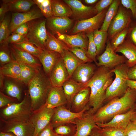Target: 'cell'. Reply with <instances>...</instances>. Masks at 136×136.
I'll return each instance as SVG.
<instances>
[{
	"label": "cell",
	"mask_w": 136,
	"mask_h": 136,
	"mask_svg": "<svg viewBox=\"0 0 136 136\" xmlns=\"http://www.w3.org/2000/svg\"><path fill=\"white\" fill-rule=\"evenodd\" d=\"M11 18L10 15L6 14L0 22V44L5 42L11 34L9 25Z\"/></svg>",
	"instance_id": "cell-37"
},
{
	"label": "cell",
	"mask_w": 136,
	"mask_h": 136,
	"mask_svg": "<svg viewBox=\"0 0 136 136\" xmlns=\"http://www.w3.org/2000/svg\"><path fill=\"white\" fill-rule=\"evenodd\" d=\"M135 105L136 106V103H135Z\"/></svg>",
	"instance_id": "cell-62"
},
{
	"label": "cell",
	"mask_w": 136,
	"mask_h": 136,
	"mask_svg": "<svg viewBox=\"0 0 136 136\" xmlns=\"http://www.w3.org/2000/svg\"><path fill=\"white\" fill-rule=\"evenodd\" d=\"M0 136H16L11 132H4L0 131Z\"/></svg>",
	"instance_id": "cell-57"
},
{
	"label": "cell",
	"mask_w": 136,
	"mask_h": 136,
	"mask_svg": "<svg viewBox=\"0 0 136 136\" xmlns=\"http://www.w3.org/2000/svg\"><path fill=\"white\" fill-rule=\"evenodd\" d=\"M129 68L125 63L111 70L115 75V78L106 90L104 101L121 97L125 93L128 88L127 81Z\"/></svg>",
	"instance_id": "cell-5"
},
{
	"label": "cell",
	"mask_w": 136,
	"mask_h": 136,
	"mask_svg": "<svg viewBox=\"0 0 136 136\" xmlns=\"http://www.w3.org/2000/svg\"><path fill=\"white\" fill-rule=\"evenodd\" d=\"M43 16L39 9H33L23 13H12L9 25L11 33L21 24Z\"/></svg>",
	"instance_id": "cell-14"
},
{
	"label": "cell",
	"mask_w": 136,
	"mask_h": 136,
	"mask_svg": "<svg viewBox=\"0 0 136 136\" xmlns=\"http://www.w3.org/2000/svg\"><path fill=\"white\" fill-rule=\"evenodd\" d=\"M97 128L94 129L91 132L89 136H102L98 132Z\"/></svg>",
	"instance_id": "cell-56"
},
{
	"label": "cell",
	"mask_w": 136,
	"mask_h": 136,
	"mask_svg": "<svg viewBox=\"0 0 136 136\" xmlns=\"http://www.w3.org/2000/svg\"><path fill=\"white\" fill-rule=\"evenodd\" d=\"M32 112L44 105L52 86L49 78L40 69L28 84Z\"/></svg>",
	"instance_id": "cell-3"
},
{
	"label": "cell",
	"mask_w": 136,
	"mask_h": 136,
	"mask_svg": "<svg viewBox=\"0 0 136 136\" xmlns=\"http://www.w3.org/2000/svg\"><path fill=\"white\" fill-rule=\"evenodd\" d=\"M133 19L131 11L121 4L117 14L108 27L107 31L108 38L111 40L117 33L129 27Z\"/></svg>",
	"instance_id": "cell-7"
},
{
	"label": "cell",
	"mask_w": 136,
	"mask_h": 136,
	"mask_svg": "<svg viewBox=\"0 0 136 136\" xmlns=\"http://www.w3.org/2000/svg\"><path fill=\"white\" fill-rule=\"evenodd\" d=\"M127 74L128 79L136 81V64L129 68Z\"/></svg>",
	"instance_id": "cell-54"
},
{
	"label": "cell",
	"mask_w": 136,
	"mask_h": 136,
	"mask_svg": "<svg viewBox=\"0 0 136 136\" xmlns=\"http://www.w3.org/2000/svg\"><path fill=\"white\" fill-rule=\"evenodd\" d=\"M37 136H58L50 123L40 131Z\"/></svg>",
	"instance_id": "cell-50"
},
{
	"label": "cell",
	"mask_w": 136,
	"mask_h": 136,
	"mask_svg": "<svg viewBox=\"0 0 136 136\" xmlns=\"http://www.w3.org/2000/svg\"><path fill=\"white\" fill-rule=\"evenodd\" d=\"M135 112H136V109H135Z\"/></svg>",
	"instance_id": "cell-61"
},
{
	"label": "cell",
	"mask_w": 136,
	"mask_h": 136,
	"mask_svg": "<svg viewBox=\"0 0 136 136\" xmlns=\"http://www.w3.org/2000/svg\"><path fill=\"white\" fill-rule=\"evenodd\" d=\"M17 100L0 92V108L1 109L11 104L17 102Z\"/></svg>",
	"instance_id": "cell-47"
},
{
	"label": "cell",
	"mask_w": 136,
	"mask_h": 136,
	"mask_svg": "<svg viewBox=\"0 0 136 136\" xmlns=\"http://www.w3.org/2000/svg\"><path fill=\"white\" fill-rule=\"evenodd\" d=\"M90 91L89 87H86L81 89L75 95L72 103V107L74 112H79L86 107L89 101Z\"/></svg>",
	"instance_id": "cell-25"
},
{
	"label": "cell",
	"mask_w": 136,
	"mask_h": 136,
	"mask_svg": "<svg viewBox=\"0 0 136 136\" xmlns=\"http://www.w3.org/2000/svg\"><path fill=\"white\" fill-rule=\"evenodd\" d=\"M109 7L92 17L78 21L72 28L71 34L82 32L86 34L100 28Z\"/></svg>",
	"instance_id": "cell-9"
},
{
	"label": "cell",
	"mask_w": 136,
	"mask_h": 136,
	"mask_svg": "<svg viewBox=\"0 0 136 136\" xmlns=\"http://www.w3.org/2000/svg\"><path fill=\"white\" fill-rule=\"evenodd\" d=\"M28 29L27 22L23 24L17 28L12 33H17L22 35H26Z\"/></svg>",
	"instance_id": "cell-51"
},
{
	"label": "cell",
	"mask_w": 136,
	"mask_h": 136,
	"mask_svg": "<svg viewBox=\"0 0 136 136\" xmlns=\"http://www.w3.org/2000/svg\"><path fill=\"white\" fill-rule=\"evenodd\" d=\"M67 103L62 87L52 86L44 105L48 108L54 109Z\"/></svg>",
	"instance_id": "cell-22"
},
{
	"label": "cell",
	"mask_w": 136,
	"mask_h": 136,
	"mask_svg": "<svg viewBox=\"0 0 136 136\" xmlns=\"http://www.w3.org/2000/svg\"><path fill=\"white\" fill-rule=\"evenodd\" d=\"M58 136H63V135H58Z\"/></svg>",
	"instance_id": "cell-60"
},
{
	"label": "cell",
	"mask_w": 136,
	"mask_h": 136,
	"mask_svg": "<svg viewBox=\"0 0 136 136\" xmlns=\"http://www.w3.org/2000/svg\"><path fill=\"white\" fill-rule=\"evenodd\" d=\"M32 112L28 91L20 102L13 103L1 109L0 119L6 121H27L29 120Z\"/></svg>",
	"instance_id": "cell-4"
},
{
	"label": "cell",
	"mask_w": 136,
	"mask_h": 136,
	"mask_svg": "<svg viewBox=\"0 0 136 136\" xmlns=\"http://www.w3.org/2000/svg\"><path fill=\"white\" fill-rule=\"evenodd\" d=\"M0 73L4 76L14 78L21 82V68L16 61L13 60L1 66Z\"/></svg>",
	"instance_id": "cell-28"
},
{
	"label": "cell",
	"mask_w": 136,
	"mask_h": 136,
	"mask_svg": "<svg viewBox=\"0 0 136 136\" xmlns=\"http://www.w3.org/2000/svg\"><path fill=\"white\" fill-rule=\"evenodd\" d=\"M131 122L134 124H136V113L133 115L131 120Z\"/></svg>",
	"instance_id": "cell-59"
},
{
	"label": "cell",
	"mask_w": 136,
	"mask_h": 136,
	"mask_svg": "<svg viewBox=\"0 0 136 136\" xmlns=\"http://www.w3.org/2000/svg\"><path fill=\"white\" fill-rule=\"evenodd\" d=\"M9 96L20 101L21 99L22 89L20 87L14 82L7 80L4 83V89Z\"/></svg>",
	"instance_id": "cell-35"
},
{
	"label": "cell",
	"mask_w": 136,
	"mask_h": 136,
	"mask_svg": "<svg viewBox=\"0 0 136 136\" xmlns=\"http://www.w3.org/2000/svg\"><path fill=\"white\" fill-rule=\"evenodd\" d=\"M113 0H100L98 1L94 7L97 14L108 8L112 3Z\"/></svg>",
	"instance_id": "cell-49"
},
{
	"label": "cell",
	"mask_w": 136,
	"mask_h": 136,
	"mask_svg": "<svg viewBox=\"0 0 136 136\" xmlns=\"http://www.w3.org/2000/svg\"><path fill=\"white\" fill-rule=\"evenodd\" d=\"M12 45L14 47L26 51L37 58L43 50L27 41L20 43L12 44Z\"/></svg>",
	"instance_id": "cell-36"
},
{
	"label": "cell",
	"mask_w": 136,
	"mask_h": 136,
	"mask_svg": "<svg viewBox=\"0 0 136 136\" xmlns=\"http://www.w3.org/2000/svg\"><path fill=\"white\" fill-rule=\"evenodd\" d=\"M125 40H128L136 46V20H133L130 24Z\"/></svg>",
	"instance_id": "cell-45"
},
{
	"label": "cell",
	"mask_w": 136,
	"mask_h": 136,
	"mask_svg": "<svg viewBox=\"0 0 136 136\" xmlns=\"http://www.w3.org/2000/svg\"><path fill=\"white\" fill-rule=\"evenodd\" d=\"M13 60L12 57L9 44L5 41L0 44V62L1 66Z\"/></svg>",
	"instance_id": "cell-39"
},
{
	"label": "cell",
	"mask_w": 136,
	"mask_h": 136,
	"mask_svg": "<svg viewBox=\"0 0 136 136\" xmlns=\"http://www.w3.org/2000/svg\"><path fill=\"white\" fill-rule=\"evenodd\" d=\"M2 1L8 5L9 11L12 13H23L30 10L35 4L31 0H3Z\"/></svg>",
	"instance_id": "cell-26"
},
{
	"label": "cell",
	"mask_w": 136,
	"mask_h": 136,
	"mask_svg": "<svg viewBox=\"0 0 136 136\" xmlns=\"http://www.w3.org/2000/svg\"><path fill=\"white\" fill-rule=\"evenodd\" d=\"M76 124V132L73 136H89L94 129H99L93 119L92 115L85 114L82 117L76 120L74 122Z\"/></svg>",
	"instance_id": "cell-18"
},
{
	"label": "cell",
	"mask_w": 136,
	"mask_h": 136,
	"mask_svg": "<svg viewBox=\"0 0 136 136\" xmlns=\"http://www.w3.org/2000/svg\"><path fill=\"white\" fill-rule=\"evenodd\" d=\"M121 2L123 6L131 11L133 20H136V0H121Z\"/></svg>",
	"instance_id": "cell-46"
},
{
	"label": "cell",
	"mask_w": 136,
	"mask_h": 136,
	"mask_svg": "<svg viewBox=\"0 0 136 136\" xmlns=\"http://www.w3.org/2000/svg\"><path fill=\"white\" fill-rule=\"evenodd\" d=\"M128 87L131 89L136 90V81L128 79L127 81Z\"/></svg>",
	"instance_id": "cell-55"
},
{
	"label": "cell",
	"mask_w": 136,
	"mask_h": 136,
	"mask_svg": "<svg viewBox=\"0 0 136 136\" xmlns=\"http://www.w3.org/2000/svg\"><path fill=\"white\" fill-rule=\"evenodd\" d=\"M96 69V65L91 62L82 63L77 67L70 78L78 82L86 83L92 78Z\"/></svg>",
	"instance_id": "cell-19"
},
{
	"label": "cell",
	"mask_w": 136,
	"mask_h": 136,
	"mask_svg": "<svg viewBox=\"0 0 136 136\" xmlns=\"http://www.w3.org/2000/svg\"><path fill=\"white\" fill-rule=\"evenodd\" d=\"M60 54L54 51L45 49L38 57L43 67L45 74L49 77L51 72L59 58Z\"/></svg>",
	"instance_id": "cell-23"
},
{
	"label": "cell",
	"mask_w": 136,
	"mask_h": 136,
	"mask_svg": "<svg viewBox=\"0 0 136 136\" xmlns=\"http://www.w3.org/2000/svg\"><path fill=\"white\" fill-rule=\"evenodd\" d=\"M0 131L11 132L16 136H33L34 128L29 120L6 121L0 119Z\"/></svg>",
	"instance_id": "cell-8"
},
{
	"label": "cell",
	"mask_w": 136,
	"mask_h": 136,
	"mask_svg": "<svg viewBox=\"0 0 136 136\" xmlns=\"http://www.w3.org/2000/svg\"><path fill=\"white\" fill-rule=\"evenodd\" d=\"M27 41L26 35L17 33H12L6 41L9 44H18Z\"/></svg>",
	"instance_id": "cell-48"
},
{
	"label": "cell",
	"mask_w": 136,
	"mask_h": 136,
	"mask_svg": "<svg viewBox=\"0 0 136 136\" xmlns=\"http://www.w3.org/2000/svg\"><path fill=\"white\" fill-rule=\"evenodd\" d=\"M51 1L53 16L69 17L72 16V10L65 3L58 0H51Z\"/></svg>",
	"instance_id": "cell-31"
},
{
	"label": "cell",
	"mask_w": 136,
	"mask_h": 136,
	"mask_svg": "<svg viewBox=\"0 0 136 136\" xmlns=\"http://www.w3.org/2000/svg\"><path fill=\"white\" fill-rule=\"evenodd\" d=\"M136 108L135 107L126 113L116 115L107 123L96 124L100 128H110L125 130L130 122L133 115L135 112Z\"/></svg>",
	"instance_id": "cell-17"
},
{
	"label": "cell",
	"mask_w": 136,
	"mask_h": 136,
	"mask_svg": "<svg viewBox=\"0 0 136 136\" xmlns=\"http://www.w3.org/2000/svg\"><path fill=\"white\" fill-rule=\"evenodd\" d=\"M125 130V136H136V124L130 122Z\"/></svg>",
	"instance_id": "cell-52"
},
{
	"label": "cell",
	"mask_w": 136,
	"mask_h": 136,
	"mask_svg": "<svg viewBox=\"0 0 136 136\" xmlns=\"http://www.w3.org/2000/svg\"><path fill=\"white\" fill-rule=\"evenodd\" d=\"M54 111V109L48 108L44 105L32 112L29 120L34 128L33 136H37L40 131L50 123Z\"/></svg>",
	"instance_id": "cell-12"
},
{
	"label": "cell",
	"mask_w": 136,
	"mask_h": 136,
	"mask_svg": "<svg viewBox=\"0 0 136 136\" xmlns=\"http://www.w3.org/2000/svg\"><path fill=\"white\" fill-rule=\"evenodd\" d=\"M67 103H72L75 95L85 87L84 83L78 82L71 78L66 81L62 86Z\"/></svg>",
	"instance_id": "cell-29"
},
{
	"label": "cell",
	"mask_w": 136,
	"mask_h": 136,
	"mask_svg": "<svg viewBox=\"0 0 136 136\" xmlns=\"http://www.w3.org/2000/svg\"><path fill=\"white\" fill-rule=\"evenodd\" d=\"M48 38L45 49L57 52L61 54L65 50L68 49L67 46L47 30Z\"/></svg>",
	"instance_id": "cell-30"
},
{
	"label": "cell",
	"mask_w": 136,
	"mask_h": 136,
	"mask_svg": "<svg viewBox=\"0 0 136 136\" xmlns=\"http://www.w3.org/2000/svg\"><path fill=\"white\" fill-rule=\"evenodd\" d=\"M88 109L86 107L81 111L78 113L72 112L61 106L54 109V113L50 124L53 128L60 125L74 123L77 119L82 117Z\"/></svg>",
	"instance_id": "cell-10"
},
{
	"label": "cell",
	"mask_w": 136,
	"mask_h": 136,
	"mask_svg": "<svg viewBox=\"0 0 136 136\" xmlns=\"http://www.w3.org/2000/svg\"><path fill=\"white\" fill-rule=\"evenodd\" d=\"M49 78L52 86L56 87H62L70 78L61 56L53 67Z\"/></svg>",
	"instance_id": "cell-16"
},
{
	"label": "cell",
	"mask_w": 136,
	"mask_h": 136,
	"mask_svg": "<svg viewBox=\"0 0 136 136\" xmlns=\"http://www.w3.org/2000/svg\"><path fill=\"white\" fill-rule=\"evenodd\" d=\"M97 0H85L86 3L88 4H93L98 1Z\"/></svg>",
	"instance_id": "cell-58"
},
{
	"label": "cell",
	"mask_w": 136,
	"mask_h": 136,
	"mask_svg": "<svg viewBox=\"0 0 136 136\" xmlns=\"http://www.w3.org/2000/svg\"><path fill=\"white\" fill-rule=\"evenodd\" d=\"M9 11V10L7 5L2 1L0 8V22L2 20L6 14Z\"/></svg>",
	"instance_id": "cell-53"
},
{
	"label": "cell",
	"mask_w": 136,
	"mask_h": 136,
	"mask_svg": "<svg viewBox=\"0 0 136 136\" xmlns=\"http://www.w3.org/2000/svg\"><path fill=\"white\" fill-rule=\"evenodd\" d=\"M114 74L109 68L99 66L92 78L84 83L85 87H88L90 89L88 103L92 107L91 114H94L104 102L106 90L113 81Z\"/></svg>",
	"instance_id": "cell-1"
},
{
	"label": "cell",
	"mask_w": 136,
	"mask_h": 136,
	"mask_svg": "<svg viewBox=\"0 0 136 136\" xmlns=\"http://www.w3.org/2000/svg\"><path fill=\"white\" fill-rule=\"evenodd\" d=\"M64 1L71 8L75 19L81 20L89 18L97 14L94 7L86 6L78 0H65Z\"/></svg>",
	"instance_id": "cell-15"
},
{
	"label": "cell",
	"mask_w": 136,
	"mask_h": 136,
	"mask_svg": "<svg viewBox=\"0 0 136 136\" xmlns=\"http://www.w3.org/2000/svg\"><path fill=\"white\" fill-rule=\"evenodd\" d=\"M57 38L64 43L68 47H79L87 51L88 46V38L85 33L81 32L72 35L66 34L56 35Z\"/></svg>",
	"instance_id": "cell-20"
},
{
	"label": "cell",
	"mask_w": 136,
	"mask_h": 136,
	"mask_svg": "<svg viewBox=\"0 0 136 136\" xmlns=\"http://www.w3.org/2000/svg\"><path fill=\"white\" fill-rule=\"evenodd\" d=\"M68 50L84 63L93 61L87 56V51L82 48L77 47H70L68 48Z\"/></svg>",
	"instance_id": "cell-44"
},
{
	"label": "cell",
	"mask_w": 136,
	"mask_h": 136,
	"mask_svg": "<svg viewBox=\"0 0 136 136\" xmlns=\"http://www.w3.org/2000/svg\"><path fill=\"white\" fill-rule=\"evenodd\" d=\"M98 131L102 136H125V130L110 128H100Z\"/></svg>",
	"instance_id": "cell-43"
},
{
	"label": "cell",
	"mask_w": 136,
	"mask_h": 136,
	"mask_svg": "<svg viewBox=\"0 0 136 136\" xmlns=\"http://www.w3.org/2000/svg\"><path fill=\"white\" fill-rule=\"evenodd\" d=\"M60 55L71 78L77 67L84 63L68 49L65 50Z\"/></svg>",
	"instance_id": "cell-27"
},
{
	"label": "cell",
	"mask_w": 136,
	"mask_h": 136,
	"mask_svg": "<svg viewBox=\"0 0 136 136\" xmlns=\"http://www.w3.org/2000/svg\"><path fill=\"white\" fill-rule=\"evenodd\" d=\"M46 20L41 18L27 22L28 29L26 35L27 41L42 50L45 49L47 38Z\"/></svg>",
	"instance_id": "cell-6"
},
{
	"label": "cell",
	"mask_w": 136,
	"mask_h": 136,
	"mask_svg": "<svg viewBox=\"0 0 136 136\" xmlns=\"http://www.w3.org/2000/svg\"><path fill=\"white\" fill-rule=\"evenodd\" d=\"M128 28L129 27H127L117 33L110 40L111 46L114 51L125 40L128 32Z\"/></svg>",
	"instance_id": "cell-41"
},
{
	"label": "cell",
	"mask_w": 136,
	"mask_h": 136,
	"mask_svg": "<svg viewBox=\"0 0 136 136\" xmlns=\"http://www.w3.org/2000/svg\"><path fill=\"white\" fill-rule=\"evenodd\" d=\"M33 1L47 19L53 16L51 0H33Z\"/></svg>",
	"instance_id": "cell-38"
},
{
	"label": "cell",
	"mask_w": 136,
	"mask_h": 136,
	"mask_svg": "<svg viewBox=\"0 0 136 136\" xmlns=\"http://www.w3.org/2000/svg\"><path fill=\"white\" fill-rule=\"evenodd\" d=\"M63 124L54 128V130L57 135L65 136H73L76 131V126Z\"/></svg>",
	"instance_id": "cell-42"
},
{
	"label": "cell",
	"mask_w": 136,
	"mask_h": 136,
	"mask_svg": "<svg viewBox=\"0 0 136 136\" xmlns=\"http://www.w3.org/2000/svg\"><path fill=\"white\" fill-rule=\"evenodd\" d=\"M136 90L128 88L124 94L114 98L100 108L93 114L96 123H105L115 116L126 113L136 107Z\"/></svg>",
	"instance_id": "cell-2"
},
{
	"label": "cell",
	"mask_w": 136,
	"mask_h": 136,
	"mask_svg": "<svg viewBox=\"0 0 136 136\" xmlns=\"http://www.w3.org/2000/svg\"><path fill=\"white\" fill-rule=\"evenodd\" d=\"M93 32H91L86 34L88 41V47L86 54L87 56L94 61L96 65L97 62L96 60L97 49L93 41Z\"/></svg>",
	"instance_id": "cell-40"
},
{
	"label": "cell",
	"mask_w": 136,
	"mask_h": 136,
	"mask_svg": "<svg viewBox=\"0 0 136 136\" xmlns=\"http://www.w3.org/2000/svg\"><path fill=\"white\" fill-rule=\"evenodd\" d=\"M122 53L127 59L126 63L129 68L136 64V46L125 40L115 51Z\"/></svg>",
	"instance_id": "cell-24"
},
{
	"label": "cell",
	"mask_w": 136,
	"mask_h": 136,
	"mask_svg": "<svg viewBox=\"0 0 136 136\" xmlns=\"http://www.w3.org/2000/svg\"><path fill=\"white\" fill-rule=\"evenodd\" d=\"M93 38L96 47L97 56H98L105 49L108 38L107 31L96 29L93 32Z\"/></svg>",
	"instance_id": "cell-33"
},
{
	"label": "cell",
	"mask_w": 136,
	"mask_h": 136,
	"mask_svg": "<svg viewBox=\"0 0 136 136\" xmlns=\"http://www.w3.org/2000/svg\"><path fill=\"white\" fill-rule=\"evenodd\" d=\"M16 61L19 63L21 68V82L27 85L29 82L41 69H38L21 61Z\"/></svg>",
	"instance_id": "cell-34"
},
{
	"label": "cell",
	"mask_w": 136,
	"mask_h": 136,
	"mask_svg": "<svg viewBox=\"0 0 136 136\" xmlns=\"http://www.w3.org/2000/svg\"><path fill=\"white\" fill-rule=\"evenodd\" d=\"M121 4V0H113L108 9L103 23L100 29V30L107 31L109 25L117 14L119 7Z\"/></svg>",
	"instance_id": "cell-32"
},
{
	"label": "cell",
	"mask_w": 136,
	"mask_h": 136,
	"mask_svg": "<svg viewBox=\"0 0 136 136\" xmlns=\"http://www.w3.org/2000/svg\"><path fill=\"white\" fill-rule=\"evenodd\" d=\"M97 59L98 61L96 65L98 67L104 66L111 70L126 63L127 60L124 55L117 54L113 50L108 38L105 50L98 56Z\"/></svg>",
	"instance_id": "cell-11"
},
{
	"label": "cell",
	"mask_w": 136,
	"mask_h": 136,
	"mask_svg": "<svg viewBox=\"0 0 136 136\" xmlns=\"http://www.w3.org/2000/svg\"><path fill=\"white\" fill-rule=\"evenodd\" d=\"M73 20L69 17L53 16L46 20V26L53 35L66 34L71 29L73 24Z\"/></svg>",
	"instance_id": "cell-13"
},
{
	"label": "cell",
	"mask_w": 136,
	"mask_h": 136,
	"mask_svg": "<svg viewBox=\"0 0 136 136\" xmlns=\"http://www.w3.org/2000/svg\"><path fill=\"white\" fill-rule=\"evenodd\" d=\"M10 47L13 60L21 61L38 69H41L42 64L37 58L12 45Z\"/></svg>",
	"instance_id": "cell-21"
}]
</instances>
